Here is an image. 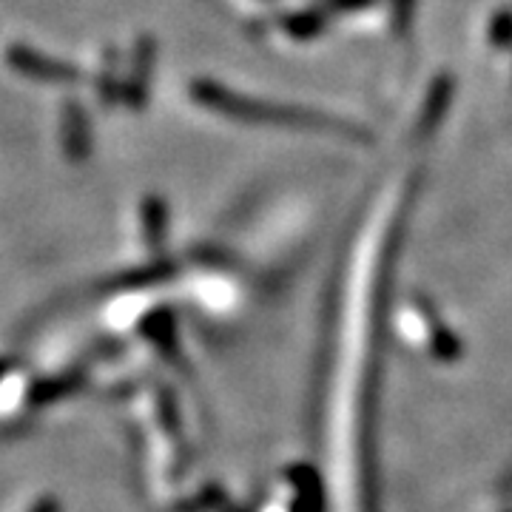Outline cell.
I'll use <instances>...</instances> for the list:
<instances>
[{"mask_svg":"<svg viewBox=\"0 0 512 512\" xmlns=\"http://www.w3.org/2000/svg\"><path fill=\"white\" fill-rule=\"evenodd\" d=\"M32 512H55V504H52V501H46V504H40V507H35Z\"/></svg>","mask_w":512,"mask_h":512,"instance_id":"cell-1","label":"cell"}]
</instances>
